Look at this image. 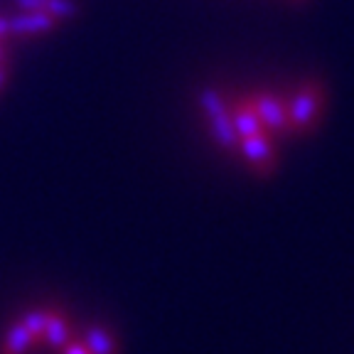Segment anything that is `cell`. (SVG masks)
Here are the masks:
<instances>
[{
	"label": "cell",
	"mask_w": 354,
	"mask_h": 354,
	"mask_svg": "<svg viewBox=\"0 0 354 354\" xmlns=\"http://www.w3.org/2000/svg\"><path fill=\"white\" fill-rule=\"evenodd\" d=\"M322 106V84L310 79L300 86L293 104L288 109V126L290 133H305L317 121V111Z\"/></svg>",
	"instance_id": "obj_1"
},
{
	"label": "cell",
	"mask_w": 354,
	"mask_h": 354,
	"mask_svg": "<svg viewBox=\"0 0 354 354\" xmlns=\"http://www.w3.org/2000/svg\"><path fill=\"white\" fill-rule=\"evenodd\" d=\"M199 104H202L205 113L209 116L216 143L227 150H236L239 136H236V131H234L232 116H229V111H227V106H224V101H221V96L216 94L214 88H205V91L199 94Z\"/></svg>",
	"instance_id": "obj_2"
},
{
	"label": "cell",
	"mask_w": 354,
	"mask_h": 354,
	"mask_svg": "<svg viewBox=\"0 0 354 354\" xmlns=\"http://www.w3.org/2000/svg\"><path fill=\"white\" fill-rule=\"evenodd\" d=\"M239 150L243 153V158L254 165L256 172L266 175L276 167V158H273L271 140H268V133H259V136H251V138L239 140Z\"/></svg>",
	"instance_id": "obj_3"
},
{
	"label": "cell",
	"mask_w": 354,
	"mask_h": 354,
	"mask_svg": "<svg viewBox=\"0 0 354 354\" xmlns=\"http://www.w3.org/2000/svg\"><path fill=\"white\" fill-rule=\"evenodd\" d=\"M251 101H254V109H256V113H259L263 128L276 131V133H290V126H288V111L276 96L256 94Z\"/></svg>",
	"instance_id": "obj_4"
},
{
	"label": "cell",
	"mask_w": 354,
	"mask_h": 354,
	"mask_svg": "<svg viewBox=\"0 0 354 354\" xmlns=\"http://www.w3.org/2000/svg\"><path fill=\"white\" fill-rule=\"evenodd\" d=\"M229 116H232L234 131H236L239 140L266 133L263 123H261L259 113H256V109H254V101H239V104L229 111Z\"/></svg>",
	"instance_id": "obj_5"
},
{
	"label": "cell",
	"mask_w": 354,
	"mask_h": 354,
	"mask_svg": "<svg viewBox=\"0 0 354 354\" xmlns=\"http://www.w3.org/2000/svg\"><path fill=\"white\" fill-rule=\"evenodd\" d=\"M8 22H10L12 35H39V32H50L57 20L42 10H32L20 17H10Z\"/></svg>",
	"instance_id": "obj_6"
},
{
	"label": "cell",
	"mask_w": 354,
	"mask_h": 354,
	"mask_svg": "<svg viewBox=\"0 0 354 354\" xmlns=\"http://www.w3.org/2000/svg\"><path fill=\"white\" fill-rule=\"evenodd\" d=\"M32 339L35 337L22 327V322H17V325H12L10 330H8L6 344H3V354H25L30 344H32Z\"/></svg>",
	"instance_id": "obj_7"
},
{
	"label": "cell",
	"mask_w": 354,
	"mask_h": 354,
	"mask_svg": "<svg viewBox=\"0 0 354 354\" xmlns=\"http://www.w3.org/2000/svg\"><path fill=\"white\" fill-rule=\"evenodd\" d=\"M66 322L62 315H52V313H47L44 315V332H42V337L47 339L50 344H55V347H59V344L66 342Z\"/></svg>",
	"instance_id": "obj_8"
},
{
	"label": "cell",
	"mask_w": 354,
	"mask_h": 354,
	"mask_svg": "<svg viewBox=\"0 0 354 354\" xmlns=\"http://www.w3.org/2000/svg\"><path fill=\"white\" fill-rule=\"evenodd\" d=\"M86 349L91 354H116V342L111 339L106 330H88Z\"/></svg>",
	"instance_id": "obj_9"
},
{
	"label": "cell",
	"mask_w": 354,
	"mask_h": 354,
	"mask_svg": "<svg viewBox=\"0 0 354 354\" xmlns=\"http://www.w3.org/2000/svg\"><path fill=\"white\" fill-rule=\"evenodd\" d=\"M42 12L52 15L55 20H72L79 12V8L74 0H47V6H44Z\"/></svg>",
	"instance_id": "obj_10"
},
{
	"label": "cell",
	"mask_w": 354,
	"mask_h": 354,
	"mask_svg": "<svg viewBox=\"0 0 354 354\" xmlns=\"http://www.w3.org/2000/svg\"><path fill=\"white\" fill-rule=\"evenodd\" d=\"M17 6L25 8L28 12H32V10H44V6H47V0H17Z\"/></svg>",
	"instance_id": "obj_11"
},
{
	"label": "cell",
	"mask_w": 354,
	"mask_h": 354,
	"mask_svg": "<svg viewBox=\"0 0 354 354\" xmlns=\"http://www.w3.org/2000/svg\"><path fill=\"white\" fill-rule=\"evenodd\" d=\"M64 354H91V352H88V349L84 347V344H74V347H69Z\"/></svg>",
	"instance_id": "obj_12"
},
{
	"label": "cell",
	"mask_w": 354,
	"mask_h": 354,
	"mask_svg": "<svg viewBox=\"0 0 354 354\" xmlns=\"http://www.w3.org/2000/svg\"><path fill=\"white\" fill-rule=\"evenodd\" d=\"M6 35H10V22L6 17H0V37H6Z\"/></svg>",
	"instance_id": "obj_13"
},
{
	"label": "cell",
	"mask_w": 354,
	"mask_h": 354,
	"mask_svg": "<svg viewBox=\"0 0 354 354\" xmlns=\"http://www.w3.org/2000/svg\"><path fill=\"white\" fill-rule=\"evenodd\" d=\"M3 82H6V72H3V66H0V86H3Z\"/></svg>",
	"instance_id": "obj_14"
},
{
	"label": "cell",
	"mask_w": 354,
	"mask_h": 354,
	"mask_svg": "<svg viewBox=\"0 0 354 354\" xmlns=\"http://www.w3.org/2000/svg\"><path fill=\"white\" fill-rule=\"evenodd\" d=\"M0 62H3V47H0Z\"/></svg>",
	"instance_id": "obj_15"
}]
</instances>
